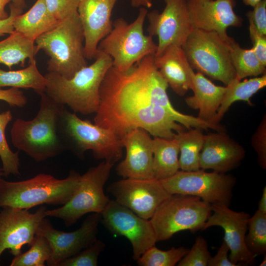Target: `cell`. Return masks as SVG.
<instances>
[{"instance_id": "cell-2", "label": "cell", "mask_w": 266, "mask_h": 266, "mask_svg": "<svg viewBox=\"0 0 266 266\" xmlns=\"http://www.w3.org/2000/svg\"><path fill=\"white\" fill-rule=\"evenodd\" d=\"M39 109L32 120L17 118L10 130L13 145L37 162L59 155L66 150L60 130L61 115L65 106L44 92Z\"/></svg>"}, {"instance_id": "cell-38", "label": "cell", "mask_w": 266, "mask_h": 266, "mask_svg": "<svg viewBox=\"0 0 266 266\" xmlns=\"http://www.w3.org/2000/svg\"><path fill=\"white\" fill-rule=\"evenodd\" d=\"M47 7L59 21L77 12L80 0H45Z\"/></svg>"}, {"instance_id": "cell-13", "label": "cell", "mask_w": 266, "mask_h": 266, "mask_svg": "<svg viewBox=\"0 0 266 266\" xmlns=\"http://www.w3.org/2000/svg\"><path fill=\"white\" fill-rule=\"evenodd\" d=\"M162 12L153 10L147 12V31L158 38L155 56L160 55L169 46H182L194 29L189 16L187 0H164Z\"/></svg>"}, {"instance_id": "cell-3", "label": "cell", "mask_w": 266, "mask_h": 266, "mask_svg": "<svg viewBox=\"0 0 266 266\" xmlns=\"http://www.w3.org/2000/svg\"><path fill=\"white\" fill-rule=\"evenodd\" d=\"M95 61L78 70L70 78L54 72L45 75L44 92L58 103L67 105L74 113H96L100 104V90L103 78L112 66L111 58L98 50Z\"/></svg>"}, {"instance_id": "cell-12", "label": "cell", "mask_w": 266, "mask_h": 266, "mask_svg": "<svg viewBox=\"0 0 266 266\" xmlns=\"http://www.w3.org/2000/svg\"><path fill=\"white\" fill-rule=\"evenodd\" d=\"M100 214L102 224L110 233L130 241L135 261L157 242L150 220L139 217L115 200H110Z\"/></svg>"}, {"instance_id": "cell-26", "label": "cell", "mask_w": 266, "mask_h": 266, "mask_svg": "<svg viewBox=\"0 0 266 266\" xmlns=\"http://www.w3.org/2000/svg\"><path fill=\"white\" fill-rule=\"evenodd\" d=\"M152 147L153 178L163 180L179 170V148L174 137L168 139L154 137Z\"/></svg>"}, {"instance_id": "cell-32", "label": "cell", "mask_w": 266, "mask_h": 266, "mask_svg": "<svg viewBox=\"0 0 266 266\" xmlns=\"http://www.w3.org/2000/svg\"><path fill=\"white\" fill-rule=\"evenodd\" d=\"M51 247L48 240L42 235L36 234L30 248L14 256L10 266H44L50 258Z\"/></svg>"}, {"instance_id": "cell-44", "label": "cell", "mask_w": 266, "mask_h": 266, "mask_svg": "<svg viewBox=\"0 0 266 266\" xmlns=\"http://www.w3.org/2000/svg\"><path fill=\"white\" fill-rule=\"evenodd\" d=\"M133 7H144L146 8H151L152 6V0H130Z\"/></svg>"}, {"instance_id": "cell-24", "label": "cell", "mask_w": 266, "mask_h": 266, "mask_svg": "<svg viewBox=\"0 0 266 266\" xmlns=\"http://www.w3.org/2000/svg\"><path fill=\"white\" fill-rule=\"evenodd\" d=\"M48 10L45 0H37L25 13L17 16L13 21L14 31L34 42L59 22Z\"/></svg>"}, {"instance_id": "cell-31", "label": "cell", "mask_w": 266, "mask_h": 266, "mask_svg": "<svg viewBox=\"0 0 266 266\" xmlns=\"http://www.w3.org/2000/svg\"><path fill=\"white\" fill-rule=\"evenodd\" d=\"M12 118V113L9 110L0 113V158L3 175L6 176L10 174H20L19 153L11 150L5 135L6 127Z\"/></svg>"}, {"instance_id": "cell-1", "label": "cell", "mask_w": 266, "mask_h": 266, "mask_svg": "<svg viewBox=\"0 0 266 266\" xmlns=\"http://www.w3.org/2000/svg\"><path fill=\"white\" fill-rule=\"evenodd\" d=\"M147 56L129 69L111 66L101 83L94 123L121 139L135 129L154 137L172 139L176 133L202 128L204 121L177 110L167 94L168 85Z\"/></svg>"}, {"instance_id": "cell-11", "label": "cell", "mask_w": 266, "mask_h": 266, "mask_svg": "<svg viewBox=\"0 0 266 266\" xmlns=\"http://www.w3.org/2000/svg\"><path fill=\"white\" fill-rule=\"evenodd\" d=\"M171 195L182 194L200 198L210 204L229 206L236 179L232 175L199 169L179 170L167 178L160 180Z\"/></svg>"}, {"instance_id": "cell-19", "label": "cell", "mask_w": 266, "mask_h": 266, "mask_svg": "<svg viewBox=\"0 0 266 266\" xmlns=\"http://www.w3.org/2000/svg\"><path fill=\"white\" fill-rule=\"evenodd\" d=\"M118 0H80L77 12L84 35L86 59H94L98 45L112 28V12Z\"/></svg>"}, {"instance_id": "cell-17", "label": "cell", "mask_w": 266, "mask_h": 266, "mask_svg": "<svg viewBox=\"0 0 266 266\" xmlns=\"http://www.w3.org/2000/svg\"><path fill=\"white\" fill-rule=\"evenodd\" d=\"M212 212L202 230L219 226L224 231V241L230 248L229 259L233 263L252 265L256 256L247 248L245 235L250 215L244 211H235L224 204L211 205Z\"/></svg>"}, {"instance_id": "cell-47", "label": "cell", "mask_w": 266, "mask_h": 266, "mask_svg": "<svg viewBox=\"0 0 266 266\" xmlns=\"http://www.w3.org/2000/svg\"><path fill=\"white\" fill-rule=\"evenodd\" d=\"M11 3L17 8L22 11L26 7L25 0H12Z\"/></svg>"}, {"instance_id": "cell-27", "label": "cell", "mask_w": 266, "mask_h": 266, "mask_svg": "<svg viewBox=\"0 0 266 266\" xmlns=\"http://www.w3.org/2000/svg\"><path fill=\"white\" fill-rule=\"evenodd\" d=\"M38 52L34 41L14 31L0 41V64L10 69L17 65L24 66L27 59L29 62L35 60Z\"/></svg>"}, {"instance_id": "cell-25", "label": "cell", "mask_w": 266, "mask_h": 266, "mask_svg": "<svg viewBox=\"0 0 266 266\" xmlns=\"http://www.w3.org/2000/svg\"><path fill=\"white\" fill-rule=\"evenodd\" d=\"M266 86V73L245 79L242 81L236 78L226 86V91L220 106L211 122L219 124L233 103L244 101L250 105L253 104L250 98L259 90Z\"/></svg>"}, {"instance_id": "cell-20", "label": "cell", "mask_w": 266, "mask_h": 266, "mask_svg": "<svg viewBox=\"0 0 266 266\" xmlns=\"http://www.w3.org/2000/svg\"><path fill=\"white\" fill-rule=\"evenodd\" d=\"M121 140L126 155L116 167L117 173L124 178H153V138L150 134L138 128L129 132Z\"/></svg>"}, {"instance_id": "cell-49", "label": "cell", "mask_w": 266, "mask_h": 266, "mask_svg": "<svg viewBox=\"0 0 266 266\" xmlns=\"http://www.w3.org/2000/svg\"><path fill=\"white\" fill-rule=\"evenodd\" d=\"M260 266H266V255H264V259L262 262L259 265Z\"/></svg>"}, {"instance_id": "cell-8", "label": "cell", "mask_w": 266, "mask_h": 266, "mask_svg": "<svg viewBox=\"0 0 266 266\" xmlns=\"http://www.w3.org/2000/svg\"><path fill=\"white\" fill-rule=\"evenodd\" d=\"M229 38L225 39L213 31L194 29L182 48L193 69L226 86L236 78Z\"/></svg>"}, {"instance_id": "cell-9", "label": "cell", "mask_w": 266, "mask_h": 266, "mask_svg": "<svg viewBox=\"0 0 266 266\" xmlns=\"http://www.w3.org/2000/svg\"><path fill=\"white\" fill-rule=\"evenodd\" d=\"M212 212L211 204L199 197L172 194L150 219L157 241H165L182 231L202 230Z\"/></svg>"}, {"instance_id": "cell-7", "label": "cell", "mask_w": 266, "mask_h": 266, "mask_svg": "<svg viewBox=\"0 0 266 266\" xmlns=\"http://www.w3.org/2000/svg\"><path fill=\"white\" fill-rule=\"evenodd\" d=\"M60 130L66 149L81 158L88 151L98 159L115 164L122 156L121 140L111 131L82 120L65 107L62 110Z\"/></svg>"}, {"instance_id": "cell-33", "label": "cell", "mask_w": 266, "mask_h": 266, "mask_svg": "<svg viewBox=\"0 0 266 266\" xmlns=\"http://www.w3.org/2000/svg\"><path fill=\"white\" fill-rule=\"evenodd\" d=\"M245 243L249 250L256 256L266 254V214L257 210L248 223Z\"/></svg>"}, {"instance_id": "cell-6", "label": "cell", "mask_w": 266, "mask_h": 266, "mask_svg": "<svg viewBox=\"0 0 266 266\" xmlns=\"http://www.w3.org/2000/svg\"><path fill=\"white\" fill-rule=\"evenodd\" d=\"M147 12V8L141 7L131 23L122 17L116 19L111 31L100 42L98 50L111 58L112 66L117 70H126L143 58L155 55L157 44L143 32Z\"/></svg>"}, {"instance_id": "cell-50", "label": "cell", "mask_w": 266, "mask_h": 266, "mask_svg": "<svg viewBox=\"0 0 266 266\" xmlns=\"http://www.w3.org/2000/svg\"><path fill=\"white\" fill-rule=\"evenodd\" d=\"M3 175V170H2V168H0V180H1V176Z\"/></svg>"}, {"instance_id": "cell-35", "label": "cell", "mask_w": 266, "mask_h": 266, "mask_svg": "<svg viewBox=\"0 0 266 266\" xmlns=\"http://www.w3.org/2000/svg\"><path fill=\"white\" fill-rule=\"evenodd\" d=\"M105 244L97 238L75 255L61 262L58 266H97Z\"/></svg>"}, {"instance_id": "cell-28", "label": "cell", "mask_w": 266, "mask_h": 266, "mask_svg": "<svg viewBox=\"0 0 266 266\" xmlns=\"http://www.w3.org/2000/svg\"><path fill=\"white\" fill-rule=\"evenodd\" d=\"M204 137L202 130L197 128H191L175 133L174 137L179 148L180 169L193 171L200 169V156Z\"/></svg>"}, {"instance_id": "cell-46", "label": "cell", "mask_w": 266, "mask_h": 266, "mask_svg": "<svg viewBox=\"0 0 266 266\" xmlns=\"http://www.w3.org/2000/svg\"><path fill=\"white\" fill-rule=\"evenodd\" d=\"M12 0H0V20L7 18L9 14L5 10L6 5L11 2Z\"/></svg>"}, {"instance_id": "cell-4", "label": "cell", "mask_w": 266, "mask_h": 266, "mask_svg": "<svg viewBox=\"0 0 266 266\" xmlns=\"http://www.w3.org/2000/svg\"><path fill=\"white\" fill-rule=\"evenodd\" d=\"M81 175L71 170L64 179L39 173L25 180H0V207L29 209L43 204L63 205L76 189Z\"/></svg>"}, {"instance_id": "cell-5", "label": "cell", "mask_w": 266, "mask_h": 266, "mask_svg": "<svg viewBox=\"0 0 266 266\" xmlns=\"http://www.w3.org/2000/svg\"><path fill=\"white\" fill-rule=\"evenodd\" d=\"M38 51L49 57L48 72L70 78L87 66L84 54V35L78 12L59 21L34 41Z\"/></svg>"}, {"instance_id": "cell-14", "label": "cell", "mask_w": 266, "mask_h": 266, "mask_svg": "<svg viewBox=\"0 0 266 266\" xmlns=\"http://www.w3.org/2000/svg\"><path fill=\"white\" fill-rule=\"evenodd\" d=\"M107 191L117 202L147 220L171 195L161 181L154 178H124L111 184Z\"/></svg>"}, {"instance_id": "cell-21", "label": "cell", "mask_w": 266, "mask_h": 266, "mask_svg": "<svg viewBox=\"0 0 266 266\" xmlns=\"http://www.w3.org/2000/svg\"><path fill=\"white\" fill-rule=\"evenodd\" d=\"M244 147L226 133L216 131L205 134L200 167L226 173L237 167L245 156Z\"/></svg>"}, {"instance_id": "cell-16", "label": "cell", "mask_w": 266, "mask_h": 266, "mask_svg": "<svg viewBox=\"0 0 266 266\" xmlns=\"http://www.w3.org/2000/svg\"><path fill=\"white\" fill-rule=\"evenodd\" d=\"M47 207L41 205L34 213L28 209L9 207L0 212V258L5 250L16 256L25 245L30 246L37 228L46 217Z\"/></svg>"}, {"instance_id": "cell-30", "label": "cell", "mask_w": 266, "mask_h": 266, "mask_svg": "<svg viewBox=\"0 0 266 266\" xmlns=\"http://www.w3.org/2000/svg\"><path fill=\"white\" fill-rule=\"evenodd\" d=\"M231 61L236 78L242 80L256 77L266 73V66L258 58L252 48H242L232 37L228 40Z\"/></svg>"}, {"instance_id": "cell-36", "label": "cell", "mask_w": 266, "mask_h": 266, "mask_svg": "<svg viewBox=\"0 0 266 266\" xmlns=\"http://www.w3.org/2000/svg\"><path fill=\"white\" fill-rule=\"evenodd\" d=\"M211 256L206 240L198 236L187 254L178 263V266H207Z\"/></svg>"}, {"instance_id": "cell-10", "label": "cell", "mask_w": 266, "mask_h": 266, "mask_svg": "<svg viewBox=\"0 0 266 266\" xmlns=\"http://www.w3.org/2000/svg\"><path fill=\"white\" fill-rule=\"evenodd\" d=\"M114 164L103 161L81 175L78 185L69 200L60 207L47 210V216L62 219L69 227L84 215L101 214L110 200L104 192Z\"/></svg>"}, {"instance_id": "cell-22", "label": "cell", "mask_w": 266, "mask_h": 266, "mask_svg": "<svg viewBox=\"0 0 266 266\" xmlns=\"http://www.w3.org/2000/svg\"><path fill=\"white\" fill-rule=\"evenodd\" d=\"M154 59L155 66L175 94L184 96L193 90L195 72L181 46H169Z\"/></svg>"}, {"instance_id": "cell-40", "label": "cell", "mask_w": 266, "mask_h": 266, "mask_svg": "<svg viewBox=\"0 0 266 266\" xmlns=\"http://www.w3.org/2000/svg\"><path fill=\"white\" fill-rule=\"evenodd\" d=\"M249 32L252 48L259 60L266 66V35L260 33L251 23H249Z\"/></svg>"}, {"instance_id": "cell-39", "label": "cell", "mask_w": 266, "mask_h": 266, "mask_svg": "<svg viewBox=\"0 0 266 266\" xmlns=\"http://www.w3.org/2000/svg\"><path fill=\"white\" fill-rule=\"evenodd\" d=\"M246 15L249 23H252L262 34L266 35V0H262Z\"/></svg>"}, {"instance_id": "cell-41", "label": "cell", "mask_w": 266, "mask_h": 266, "mask_svg": "<svg viewBox=\"0 0 266 266\" xmlns=\"http://www.w3.org/2000/svg\"><path fill=\"white\" fill-rule=\"evenodd\" d=\"M0 100L7 102L10 106L19 107L25 106L28 101L23 92L16 88L7 89L0 88Z\"/></svg>"}, {"instance_id": "cell-43", "label": "cell", "mask_w": 266, "mask_h": 266, "mask_svg": "<svg viewBox=\"0 0 266 266\" xmlns=\"http://www.w3.org/2000/svg\"><path fill=\"white\" fill-rule=\"evenodd\" d=\"M10 13L7 18L0 20V36L10 34L14 31L13 21L15 18L22 13L23 11L15 7L11 3L9 5Z\"/></svg>"}, {"instance_id": "cell-48", "label": "cell", "mask_w": 266, "mask_h": 266, "mask_svg": "<svg viewBox=\"0 0 266 266\" xmlns=\"http://www.w3.org/2000/svg\"><path fill=\"white\" fill-rule=\"evenodd\" d=\"M262 0H242L243 2L248 6L254 7L256 4L259 3Z\"/></svg>"}, {"instance_id": "cell-23", "label": "cell", "mask_w": 266, "mask_h": 266, "mask_svg": "<svg viewBox=\"0 0 266 266\" xmlns=\"http://www.w3.org/2000/svg\"><path fill=\"white\" fill-rule=\"evenodd\" d=\"M193 81L194 95L185 98V102L190 108L199 110L198 118L210 122L220 106L226 86L215 85L199 72L195 73Z\"/></svg>"}, {"instance_id": "cell-42", "label": "cell", "mask_w": 266, "mask_h": 266, "mask_svg": "<svg viewBox=\"0 0 266 266\" xmlns=\"http://www.w3.org/2000/svg\"><path fill=\"white\" fill-rule=\"evenodd\" d=\"M230 248L223 240L217 253L210 259L207 266H238L229 259Z\"/></svg>"}, {"instance_id": "cell-15", "label": "cell", "mask_w": 266, "mask_h": 266, "mask_svg": "<svg viewBox=\"0 0 266 266\" xmlns=\"http://www.w3.org/2000/svg\"><path fill=\"white\" fill-rule=\"evenodd\" d=\"M101 214L92 213L87 216L77 230L66 232L55 229L45 217L40 222L36 233L45 237L51 247V255L46 262L48 266H58L88 246L97 239Z\"/></svg>"}, {"instance_id": "cell-18", "label": "cell", "mask_w": 266, "mask_h": 266, "mask_svg": "<svg viewBox=\"0 0 266 266\" xmlns=\"http://www.w3.org/2000/svg\"><path fill=\"white\" fill-rule=\"evenodd\" d=\"M187 3L194 29L213 31L228 39L227 29L242 24L243 19L233 10L234 0H187Z\"/></svg>"}, {"instance_id": "cell-37", "label": "cell", "mask_w": 266, "mask_h": 266, "mask_svg": "<svg viewBox=\"0 0 266 266\" xmlns=\"http://www.w3.org/2000/svg\"><path fill=\"white\" fill-rule=\"evenodd\" d=\"M251 145L257 154L259 166L266 169V114L263 116L251 137Z\"/></svg>"}, {"instance_id": "cell-29", "label": "cell", "mask_w": 266, "mask_h": 266, "mask_svg": "<svg viewBox=\"0 0 266 266\" xmlns=\"http://www.w3.org/2000/svg\"><path fill=\"white\" fill-rule=\"evenodd\" d=\"M46 83V78L37 68L35 59L20 70L5 71L0 68V88L31 89L40 95L44 92Z\"/></svg>"}, {"instance_id": "cell-45", "label": "cell", "mask_w": 266, "mask_h": 266, "mask_svg": "<svg viewBox=\"0 0 266 266\" xmlns=\"http://www.w3.org/2000/svg\"><path fill=\"white\" fill-rule=\"evenodd\" d=\"M258 210L261 212L266 214V186L263 190V194L258 204Z\"/></svg>"}, {"instance_id": "cell-34", "label": "cell", "mask_w": 266, "mask_h": 266, "mask_svg": "<svg viewBox=\"0 0 266 266\" xmlns=\"http://www.w3.org/2000/svg\"><path fill=\"white\" fill-rule=\"evenodd\" d=\"M189 249L180 246L164 251L153 246L136 261L140 266H174L187 254Z\"/></svg>"}]
</instances>
